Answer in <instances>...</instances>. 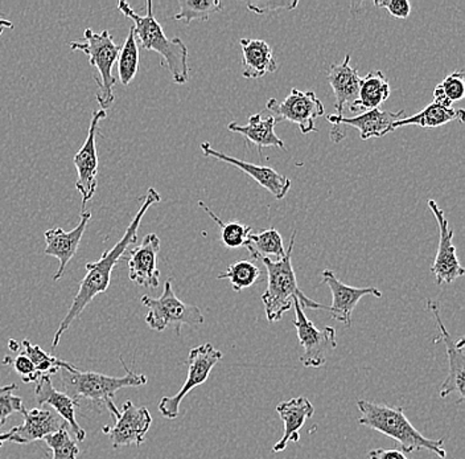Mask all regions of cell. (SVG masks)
<instances>
[{"label": "cell", "mask_w": 465, "mask_h": 459, "mask_svg": "<svg viewBox=\"0 0 465 459\" xmlns=\"http://www.w3.org/2000/svg\"><path fill=\"white\" fill-rule=\"evenodd\" d=\"M160 202H162V196H160L158 191L155 188H150L147 195H145L143 205L136 212L133 222L127 226L124 237L112 249L104 252L100 260L95 261V263L86 264V275L81 281L80 289H78L77 295L73 299L71 309H69L65 318L63 319L60 326H58L56 334H54V342H52V348L54 350L57 347L58 343H60L61 336L71 328L73 322L92 304L93 299L109 289L110 282H112L113 269L124 257L127 248L138 241V229L141 226L145 212L148 211L151 205H158Z\"/></svg>", "instance_id": "1"}, {"label": "cell", "mask_w": 465, "mask_h": 459, "mask_svg": "<svg viewBox=\"0 0 465 459\" xmlns=\"http://www.w3.org/2000/svg\"><path fill=\"white\" fill-rule=\"evenodd\" d=\"M360 417L359 424L362 426L388 435L400 444L403 454H410L420 450H429L439 458L447 457L443 440H431L424 437L420 430L410 423L405 411L401 406L386 405V404L371 403V401H357Z\"/></svg>", "instance_id": "2"}, {"label": "cell", "mask_w": 465, "mask_h": 459, "mask_svg": "<svg viewBox=\"0 0 465 459\" xmlns=\"http://www.w3.org/2000/svg\"><path fill=\"white\" fill-rule=\"evenodd\" d=\"M121 363L126 374L121 377L107 376L93 371H80L71 364L60 370L64 394L75 404L87 403L90 408L97 412L106 411L110 403H114L116 392L124 388H134L147 384V376L131 370L121 356Z\"/></svg>", "instance_id": "3"}, {"label": "cell", "mask_w": 465, "mask_h": 459, "mask_svg": "<svg viewBox=\"0 0 465 459\" xmlns=\"http://www.w3.org/2000/svg\"><path fill=\"white\" fill-rule=\"evenodd\" d=\"M118 10L133 20L134 36L141 43L142 48L153 51L162 57V65L167 66L177 85H184L189 80L188 48L180 37L168 39L162 25L153 16V2H147V14L138 15L129 3L121 0Z\"/></svg>", "instance_id": "4"}, {"label": "cell", "mask_w": 465, "mask_h": 459, "mask_svg": "<svg viewBox=\"0 0 465 459\" xmlns=\"http://www.w3.org/2000/svg\"><path fill=\"white\" fill-rule=\"evenodd\" d=\"M295 237L296 232H293L291 234L286 255L282 260L272 261L269 258L262 260L267 270V289L262 294V302H263L267 321L272 324L281 321L284 314L292 309L295 298L299 299V304L303 309L324 310L327 313L330 310V307L305 296L304 293L299 289L298 280H296L292 263H291L293 246H295Z\"/></svg>", "instance_id": "5"}, {"label": "cell", "mask_w": 465, "mask_h": 459, "mask_svg": "<svg viewBox=\"0 0 465 459\" xmlns=\"http://www.w3.org/2000/svg\"><path fill=\"white\" fill-rule=\"evenodd\" d=\"M69 46L73 51L84 52L89 57L90 65L97 69L100 75V77H94L98 85L97 103L102 110L109 109L115 100L113 89L116 78L113 75V68L118 60L121 46L115 45L109 31L95 32L92 28H86L84 32V42L75 40L69 43Z\"/></svg>", "instance_id": "6"}, {"label": "cell", "mask_w": 465, "mask_h": 459, "mask_svg": "<svg viewBox=\"0 0 465 459\" xmlns=\"http://www.w3.org/2000/svg\"><path fill=\"white\" fill-rule=\"evenodd\" d=\"M142 304L147 307L148 313L145 315V324L153 331L167 330L173 327L177 335L182 334V327H197L203 324L202 310L194 304H184L174 294L173 282L165 281L164 290L159 298L143 295L141 298Z\"/></svg>", "instance_id": "7"}, {"label": "cell", "mask_w": 465, "mask_h": 459, "mask_svg": "<svg viewBox=\"0 0 465 459\" xmlns=\"http://www.w3.org/2000/svg\"><path fill=\"white\" fill-rule=\"evenodd\" d=\"M223 353L211 343L192 348L188 355V376L184 384L174 396L163 397L160 400L158 409L163 417L167 420H174L179 417L180 404L183 403L184 397L197 386L205 384L212 370L216 367L218 362L223 360Z\"/></svg>", "instance_id": "8"}, {"label": "cell", "mask_w": 465, "mask_h": 459, "mask_svg": "<svg viewBox=\"0 0 465 459\" xmlns=\"http://www.w3.org/2000/svg\"><path fill=\"white\" fill-rule=\"evenodd\" d=\"M296 319L292 322L298 334L299 343L304 353L301 363L305 368H320L327 363L328 351L337 347L336 331L332 327L319 330L310 319L305 316L304 309L299 304V299H293Z\"/></svg>", "instance_id": "9"}, {"label": "cell", "mask_w": 465, "mask_h": 459, "mask_svg": "<svg viewBox=\"0 0 465 459\" xmlns=\"http://www.w3.org/2000/svg\"><path fill=\"white\" fill-rule=\"evenodd\" d=\"M266 109L279 121L286 119L295 124L302 134L316 132V118L325 115L324 105L315 92H302L299 89L291 90L283 103H279L275 98L267 101Z\"/></svg>", "instance_id": "10"}, {"label": "cell", "mask_w": 465, "mask_h": 459, "mask_svg": "<svg viewBox=\"0 0 465 459\" xmlns=\"http://www.w3.org/2000/svg\"><path fill=\"white\" fill-rule=\"evenodd\" d=\"M427 309L434 315L436 324L439 326V335L434 343H444L447 348V356H449L450 372L449 376L444 380L440 386V397L446 399L450 394H458V404L464 403V374H465V338H452V335L447 331L440 316V304L438 301L427 302Z\"/></svg>", "instance_id": "11"}, {"label": "cell", "mask_w": 465, "mask_h": 459, "mask_svg": "<svg viewBox=\"0 0 465 459\" xmlns=\"http://www.w3.org/2000/svg\"><path fill=\"white\" fill-rule=\"evenodd\" d=\"M429 208L434 215L439 226V246L434 261L431 264V273L434 274L436 284H452L458 278L463 277L465 270L458 258L453 231L450 228L449 220L444 216L443 209L439 207L435 200H429Z\"/></svg>", "instance_id": "12"}, {"label": "cell", "mask_w": 465, "mask_h": 459, "mask_svg": "<svg viewBox=\"0 0 465 459\" xmlns=\"http://www.w3.org/2000/svg\"><path fill=\"white\" fill-rule=\"evenodd\" d=\"M104 118H106V110L101 109L93 113L85 144L73 158V164H74L75 170H77L75 188H77L78 193L81 194V199H83V211H85L87 203L93 199L95 190H97L98 154L95 135H97L98 125Z\"/></svg>", "instance_id": "13"}, {"label": "cell", "mask_w": 465, "mask_h": 459, "mask_svg": "<svg viewBox=\"0 0 465 459\" xmlns=\"http://www.w3.org/2000/svg\"><path fill=\"white\" fill-rule=\"evenodd\" d=\"M114 420V425L104 426L102 429L104 434L109 435L113 449L130 446V444L141 446L153 424L150 411L144 406H136L130 400L124 404L122 411Z\"/></svg>", "instance_id": "14"}, {"label": "cell", "mask_w": 465, "mask_h": 459, "mask_svg": "<svg viewBox=\"0 0 465 459\" xmlns=\"http://www.w3.org/2000/svg\"><path fill=\"white\" fill-rule=\"evenodd\" d=\"M405 110L400 112H388V110H369V112L362 113L357 117H337L336 115H327V121L332 125L333 129L331 130V139L333 142H340L344 139L345 134L340 132L341 126L354 127L359 130L362 141L369 138H383L391 133V125L398 119L403 118Z\"/></svg>", "instance_id": "15"}, {"label": "cell", "mask_w": 465, "mask_h": 459, "mask_svg": "<svg viewBox=\"0 0 465 459\" xmlns=\"http://www.w3.org/2000/svg\"><path fill=\"white\" fill-rule=\"evenodd\" d=\"M322 278L332 293V304L328 310L331 318L349 328L351 327V314L363 296L371 295L376 298L382 296V292L374 286L351 287L345 284L336 277L332 270H324L322 273Z\"/></svg>", "instance_id": "16"}, {"label": "cell", "mask_w": 465, "mask_h": 459, "mask_svg": "<svg viewBox=\"0 0 465 459\" xmlns=\"http://www.w3.org/2000/svg\"><path fill=\"white\" fill-rule=\"evenodd\" d=\"M160 252V238L156 234L144 236L141 245L135 246L124 254L129 260L130 280L139 286L156 289L159 286L160 272L158 269V254Z\"/></svg>", "instance_id": "17"}, {"label": "cell", "mask_w": 465, "mask_h": 459, "mask_svg": "<svg viewBox=\"0 0 465 459\" xmlns=\"http://www.w3.org/2000/svg\"><path fill=\"white\" fill-rule=\"evenodd\" d=\"M200 148H202L203 155L217 159V161L223 162V164L234 165L238 170L247 174V175L254 179L261 187L269 191L275 199L282 200L289 194L291 180L276 173L274 168L247 164V162L241 161V159L232 158L231 155L220 153L216 148L212 147L211 144H208V142H203Z\"/></svg>", "instance_id": "18"}, {"label": "cell", "mask_w": 465, "mask_h": 459, "mask_svg": "<svg viewBox=\"0 0 465 459\" xmlns=\"http://www.w3.org/2000/svg\"><path fill=\"white\" fill-rule=\"evenodd\" d=\"M90 217H92V212L85 211L81 212L80 223L72 229L71 232H65L63 228L48 229L44 234L45 237L46 248L44 253L46 255H52L56 257L60 266L56 274L54 275V280L58 281L63 277L65 273L66 266L71 263L75 253H77L78 246H80L81 238L85 234L87 223H89Z\"/></svg>", "instance_id": "19"}, {"label": "cell", "mask_w": 465, "mask_h": 459, "mask_svg": "<svg viewBox=\"0 0 465 459\" xmlns=\"http://www.w3.org/2000/svg\"><path fill=\"white\" fill-rule=\"evenodd\" d=\"M22 414L25 421L22 425L14 426L13 435L8 443L17 444L37 443L44 440L46 435L68 426V424L51 408H35L28 411L25 406L22 409Z\"/></svg>", "instance_id": "20"}, {"label": "cell", "mask_w": 465, "mask_h": 459, "mask_svg": "<svg viewBox=\"0 0 465 459\" xmlns=\"http://www.w3.org/2000/svg\"><path fill=\"white\" fill-rule=\"evenodd\" d=\"M35 400L40 406L48 405L52 411L56 412L66 424L77 441H85L86 432L81 428L80 424L75 420V409L80 408L78 404L64 394L57 391L52 383L51 376H42L36 383L35 388Z\"/></svg>", "instance_id": "21"}, {"label": "cell", "mask_w": 465, "mask_h": 459, "mask_svg": "<svg viewBox=\"0 0 465 459\" xmlns=\"http://www.w3.org/2000/svg\"><path fill=\"white\" fill-rule=\"evenodd\" d=\"M327 80L336 97V103H334L336 115L344 117L345 106H351L359 98L360 83H361L359 72L351 66V55H347L341 63L331 64Z\"/></svg>", "instance_id": "22"}, {"label": "cell", "mask_w": 465, "mask_h": 459, "mask_svg": "<svg viewBox=\"0 0 465 459\" xmlns=\"http://www.w3.org/2000/svg\"><path fill=\"white\" fill-rule=\"evenodd\" d=\"M276 414L283 421L284 430L283 435L272 446V452L281 453L286 450L289 443H299L301 440L299 432L303 428L305 421L315 414V408L307 397L301 396L279 404L276 406Z\"/></svg>", "instance_id": "23"}, {"label": "cell", "mask_w": 465, "mask_h": 459, "mask_svg": "<svg viewBox=\"0 0 465 459\" xmlns=\"http://www.w3.org/2000/svg\"><path fill=\"white\" fill-rule=\"evenodd\" d=\"M278 118L269 112L257 113L250 115L247 125H240L238 122H231L228 129L232 133L241 134L245 136L247 141L252 142L258 148L260 154L262 148L275 147L281 150H287L284 142L275 134V126L278 124Z\"/></svg>", "instance_id": "24"}, {"label": "cell", "mask_w": 465, "mask_h": 459, "mask_svg": "<svg viewBox=\"0 0 465 459\" xmlns=\"http://www.w3.org/2000/svg\"><path fill=\"white\" fill-rule=\"evenodd\" d=\"M242 49V74L249 80H257L269 74H274L278 63L272 46L264 40L242 39L240 42Z\"/></svg>", "instance_id": "25"}, {"label": "cell", "mask_w": 465, "mask_h": 459, "mask_svg": "<svg viewBox=\"0 0 465 459\" xmlns=\"http://www.w3.org/2000/svg\"><path fill=\"white\" fill-rule=\"evenodd\" d=\"M391 84L383 72H369L365 77H361L360 83L359 98L349 106L351 112H369L378 109L391 97Z\"/></svg>", "instance_id": "26"}, {"label": "cell", "mask_w": 465, "mask_h": 459, "mask_svg": "<svg viewBox=\"0 0 465 459\" xmlns=\"http://www.w3.org/2000/svg\"><path fill=\"white\" fill-rule=\"evenodd\" d=\"M465 113L463 109H452L432 103L427 105L418 115L411 117H403L391 125V133L398 127L420 126L421 129H434V127L444 126L450 122L459 121L463 124Z\"/></svg>", "instance_id": "27"}, {"label": "cell", "mask_w": 465, "mask_h": 459, "mask_svg": "<svg viewBox=\"0 0 465 459\" xmlns=\"http://www.w3.org/2000/svg\"><path fill=\"white\" fill-rule=\"evenodd\" d=\"M245 248L249 251L252 260H263V258L274 257V261L282 260L286 255L283 245V238L276 229H266L261 234H250L245 243Z\"/></svg>", "instance_id": "28"}, {"label": "cell", "mask_w": 465, "mask_h": 459, "mask_svg": "<svg viewBox=\"0 0 465 459\" xmlns=\"http://www.w3.org/2000/svg\"><path fill=\"white\" fill-rule=\"evenodd\" d=\"M218 280L231 281L232 290L240 293L263 281V274L254 261H238L218 274Z\"/></svg>", "instance_id": "29"}, {"label": "cell", "mask_w": 465, "mask_h": 459, "mask_svg": "<svg viewBox=\"0 0 465 459\" xmlns=\"http://www.w3.org/2000/svg\"><path fill=\"white\" fill-rule=\"evenodd\" d=\"M199 205L217 224L218 228H220L221 241L226 248L237 249L245 246L247 237L252 231V226L240 222H223L208 205H203V202H199Z\"/></svg>", "instance_id": "30"}, {"label": "cell", "mask_w": 465, "mask_h": 459, "mask_svg": "<svg viewBox=\"0 0 465 459\" xmlns=\"http://www.w3.org/2000/svg\"><path fill=\"white\" fill-rule=\"evenodd\" d=\"M180 11L174 20L191 25L193 20H208L214 14L223 10V5L218 0H180Z\"/></svg>", "instance_id": "31"}, {"label": "cell", "mask_w": 465, "mask_h": 459, "mask_svg": "<svg viewBox=\"0 0 465 459\" xmlns=\"http://www.w3.org/2000/svg\"><path fill=\"white\" fill-rule=\"evenodd\" d=\"M22 347L23 350H19L20 354L27 356L34 363L40 376H51V374H57L58 371L71 365V363L65 362V360L49 355L40 345L32 344L28 339L22 342Z\"/></svg>", "instance_id": "32"}, {"label": "cell", "mask_w": 465, "mask_h": 459, "mask_svg": "<svg viewBox=\"0 0 465 459\" xmlns=\"http://www.w3.org/2000/svg\"><path fill=\"white\" fill-rule=\"evenodd\" d=\"M116 63H118V75L122 84L126 86L130 85L139 68V46L135 36H134L133 27L130 28L126 42L121 46Z\"/></svg>", "instance_id": "33"}, {"label": "cell", "mask_w": 465, "mask_h": 459, "mask_svg": "<svg viewBox=\"0 0 465 459\" xmlns=\"http://www.w3.org/2000/svg\"><path fill=\"white\" fill-rule=\"evenodd\" d=\"M464 95V72H453L435 86L434 103L440 106L450 107L456 101L463 100Z\"/></svg>", "instance_id": "34"}, {"label": "cell", "mask_w": 465, "mask_h": 459, "mask_svg": "<svg viewBox=\"0 0 465 459\" xmlns=\"http://www.w3.org/2000/svg\"><path fill=\"white\" fill-rule=\"evenodd\" d=\"M43 441L54 453L52 459H77L80 455V447L73 440L69 426L46 435Z\"/></svg>", "instance_id": "35"}, {"label": "cell", "mask_w": 465, "mask_h": 459, "mask_svg": "<svg viewBox=\"0 0 465 459\" xmlns=\"http://www.w3.org/2000/svg\"><path fill=\"white\" fill-rule=\"evenodd\" d=\"M17 385L13 384L0 386V428L7 423V418L14 414H22L25 408L22 397L15 396Z\"/></svg>", "instance_id": "36"}, {"label": "cell", "mask_w": 465, "mask_h": 459, "mask_svg": "<svg viewBox=\"0 0 465 459\" xmlns=\"http://www.w3.org/2000/svg\"><path fill=\"white\" fill-rule=\"evenodd\" d=\"M298 0H286V2H264V0H252L247 2L246 7L257 15H264V14H274L279 11H292L298 7Z\"/></svg>", "instance_id": "37"}, {"label": "cell", "mask_w": 465, "mask_h": 459, "mask_svg": "<svg viewBox=\"0 0 465 459\" xmlns=\"http://www.w3.org/2000/svg\"><path fill=\"white\" fill-rule=\"evenodd\" d=\"M5 364H13L14 370L20 374L23 382L27 383V384L28 383H37V380L42 377L34 363L23 354H19L14 360L11 357H5Z\"/></svg>", "instance_id": "38"}, {"label": "cell", "mask_w": 465, "mask_h": 459, "mask_svg": "<svg viewBox=\"0 0 465 459\" xmlns=\"http://www.w3.org/2000/svg\"><path fill=\"white\" fill-rule=\"evenodd\" d=\"M374 5L385 8L391 16L405 20L411 14V5L407 0H376Z\"/></svg>", "instance_id": "39"}, {"label": "cell", "mask_w": 465, "mask_h": 459, "mask_svg": "<svg viewBox=\"0 0 465 459\" xmlns=\"http://www.w3.org/2000/svg\"><path fill=\"white\" fill-rule=\"evenodd\" d=\"M369 459H409L400 450L374 449L368 453Z\"/></svg>", "instance_id": "40"}, {"label": "cell", "mask_w": 465, "mask_h": 459, "mask_svg": "<svg viewBox=\"0 0 465 459\" xmlns=\"http://www.w3.org/2000/svg\"><path fill=\"white\" fill-rule=\"evenodd\" d=\"M11 435H13V429H11L10 432L2 433V434H0V447L10 441Z\"/></svg>", "instance_id": "41"}, {"label": "cell", "mask_w": 465, "mask_h": 459, "mask_svg": "<svg viewBox=\"0 0 465 459\" xmlns=\"http://www.w3.org/2000/svg\"><path fill=\"white\" fill-rule=\"evenodd\" d=\"M0 27L3 28H14L13 23L10 22V20L5 19L3 17L2 14H0Z\"/></svg>", "instance_id": "42"}, {"label": "cell", "mask_w": 465, "mask_h": 459, "mask_svg": "<svg viewBox=\"0 0 465 459\" xmlns=\"http://www.w3.org/2000/svg\"><path fill=\"white\" fill-rule=\"evenodd\" d=\"M8 344H10V350L13 351V353H17V351H19V348H20L19 343L15 342V341H10V343H8Z\"/></svg>", "instance_id": "43"}, {"label": "cell", "mask_w": 465, "mask_h": 459, "mask_svg": "<svg viewBox=\"0 0 465 459\" xmlns=\"http://www.w3.org/2000/svg\"><path fill=\"white\" fill-rule=\"evenodd\" d=\"M3 31H5V28L0 27V36H2Z\"/></svg>", "instance_id": "44"}]
</instances>
